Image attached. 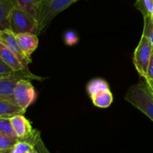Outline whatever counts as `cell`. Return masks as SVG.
I'll return each mask as SVG.
<instances>
[{
  "label": "cell",
  "mask_w": 153,
  "mask_h": 153,
  "mask_svg": "<svg viewBox=\"0 0 153 153\" xmlns=\"http://www.w3.org/2000/svg\"><path fill=\"white\" fill-rule=\"evenodd\" d=\"M16 40L22 53L27 58L31 59V55L38 46V34L34 33L26 32L16 34Z\"/></svg>",
  "instance_id": "9c48e42d"
},
{
  "label": "cell",
  "mask_w": 153,
  "mask_h": 153,
  "mask_svg": "<svg viewBox=\"0 0 153 153\" xmlns=\"http://www.w3.org/2000/svg\"><path fill=\"white\" fill-rule=\"evenodd\" d=\"M41 81L45 79L40 76L32 74L29 70L27 71H16L11 74L0 75V97L14 102L13 91L15 85L20 79Z\"/></svg>",
  "instance_id": "277c9868"
},
{
  "label": "cell",
  "mask_w": 153,
  "mask_h": 153,
  "mask_svg": "<svg viewBox=\"0 0 153 153\" xmlns=\"http://www.w3.org/2000/svg\"><path fill=\"white\" fill-rule=\"evenodd\" d=\"M14 70L10 68L8 64H6L0 58V75H6V74H11V73H15Z\"/></svg>",
  "instance_id": "603a6c76"
},
{
  "label": "cell",
  "mask_w": 153,
  "mask_h": 153,
  "mask_svg": "<svg viewBox=\"0 0 153 153\" xmlns=\"http://www.w3.org/2000/svg\"><path fill=\"white\" fill-rule=\"evenodd\" d=\"M78 1L80 0H43L38 16L39 34L45 31L58 13Z\"/></svg>",
  "instance_id": "3957f363"
},
{
  "label": "cell",
  "mask_w": 153,
  "mask_h": 153,
  "mask_svg": "<svg viewBox=\"0 0 153 153\" xmlns=\"http://www.w3.org/2000/svg\"><path fill=\"white\" fill-rule=\"evenodd\" d=\"M136 6L141 10L143 16H150L153 10V0H141L136 2Z\"/></svg>",
  "instance_id": "44dd1931"
},
{
  "label": "cell",
  "mask_w": 153,
  "mask_h": 153,
  "mask_svg": "<svg viewBox=\"0 0 153 153\" xmlns=\"http://www.w3.org/2000/svg\"><path fill=\"white\" fill-rule=\"evenodd\" d=\"M17 140L14 139L9 136L0 132V151L4 149H11L14 147Z\"/></svg>",
  "instance_id": "ffe728a7"
},
{
  "label": "cell",
  "mask_w": 153,
  "mask_h": 153,
  "mask_svg": "<svg viewBox=\"0 0 153 153\" xmlns=\"http://www.w3.org/2000/svg\"><path fill=\"white\" fill-rule=\"evenodd\" d=\"M10 123L18 140H25L34 133L29 121L23 114H16L10 117Z\"/></svg>",
  "instance_id": "ba28073f"
},
{
  "label": "cell",
  "mask_w": 153,
  "mask_h": 153,
  "mask_svg": "<svg viewBox=\"0 0 153 153\" xmlns=\"http://www.w3.org/2000/svg\"><path fill=\"white\" fill-rule=\"evenodd\" d=\"M13 7L11 0H0V30L8 28V17Z\"/></svg>",
  "instance_id": "5bb4252c"
},
{
  "label": "cell",
  "mask_w": 153,
  "mask_h": 153,
  "mask_svg": "<svg viewBox=\"0 0 153 153\" xmlns=\"http://www.w3.org/2000/svg\"><path fill=\"white\" fill-rule=\"evenodd\" d=\"M8 29L15 34L26 32L39 34L37 19L28 12L15 6L9 15Z\"/></svg>",
  "instance_id": "7a4b0ae2"
},
{
  "label": "cell",
  "mask_w": 153,
  "mask_h": 153,
  "mask_svg": "<svg viewBox=\"0 0 153 153\" xmlns=\"http://www.w3.org/2000/svg\"><path fill=\"white\" fill-rule=\"evenodd\" d=\"M25 111L10 100L0 97V117H10L16 114H24Z\"/></svg>",
  "instance_id": "7c38bea8"
},
{
  "label": "cell",
  "mask_w": 153,
  "mask_h": 153,
  "mask_svg": "<svg viewBox=\"0 0 153 153\" xmlns=\"http://www.w3.org/2000/svg\"><path fill=\"white\" fill-rule=\"evenodd\" d=\"M11 152H12V148L11 149H4V150H1L0 151V153H11Z\"/></svg>",
  "instance_id": "484cf974"
},
{
  "label": "cell",
  "mask_w": 153,
  "mask_h": 153,
  "mask_svg": "<svg viewBox=\"0 0 153 153\" xmlns=\"http://www.w3.org/2000/svg\"><path fill=\"white\" fill-rule=\"evenodd\" d=\"M64 42L68 46H74L78 42L77 35L73 31H68L65 33L64 37Z\"/></svg>",
  "instance_id": "7402d4cb"
},
{
  "label": "cell",
  "mask_w": 153,
  "mask_h": 153,
  "mask_svg": "<svg viewBox=\"0 0 153 153\" xmlns=\"http://www.w3.org/2000/svg\"><path fill=\"white\" fill-rule=\"evenodd\" d=\"M0 132L18 140L12 128L10 117H0Z\"/></svg>",
  "instance_id": "e0dca14e"
},
{
  "label": "cell",
  "mask_w": 153,
  "mask_h": 153,
  "mask_svg": "<svg viewBox=\"0 0 153 153\" xmlns=\"http://www.w3.org/2000/svg\"><path fill=\"white\" fill-rule=\"evenodd\" d=\"M87 92L91 96L102 91H109L110 87L107 82L102 79H94L90 81L87 85Z\"/></svg>",
  "instance_id": "9a60e30c"
},
{
  "label": "cell",
  "mask_w": 153,
  "mask_h": 153,
  "mask_svg": "<svg viewBox=\"0 0 153 153\" xmlns=\"http://www.w3.org/2000/svg\"><path fill=\"white\" fill-rule=\"evenodd\" d=\"M0 58L14 71H27L28 67L24 65L12 51L0 42Z\"/></svg>",
  "instance_id": "30bf717a"
},
{
  "label": "cell",
  "mask_w": 153,
  "mask_h": 153,
  "mask_svg": "<svg viewBox=\"0 0 153 153\" xmlns=\"http://www.w3.org/2000/svg\"><path fill=\"white\" fill-rule=\"evenodd\" d=\"M90 97L93 105L100 108H106L112 102V94L110 90L98 93Z\"/></svg>",
  "instance_id": "4fadbf2b"
},
{
  "label": "cell",
  "mask_w": 153,
  "mask_h": 153,
  "mask_svg": "<svg viewBox=\"0 0 153 153\" xmlns=\"http://www.w3.org/2000/svg\"><path fill=\"white\" fill-rule=\"evenodd\" d=\"M145 80H150L153 79V48L152 51L151 58H150L149 63H148V69H147V74L146 77L145 78Z\"/></svg>",
  "instance_id": "cb8c5ba5"
},
{
  "label": "cell",
  "mask_w": 153,
  "mask_h": 153,
  "mask_svg": "<svg viewBox=\"0 0 153 153\" xmlns=\"http://www.w3.org/2000/svg\"><path fill=\"white\" fill-rule=\"evenodd\" d=\"M14 102L26 112L37 98V93L29 79H20L15 85L13 91Z\"/></svg>",
  "instance_id": "5b68a950"
},
{
  "label": "cell",
  "mask_w": 153,
  "mask_h": 153,
  "mask_svg": "<svg viewBox=\"0 0 153 153\" xmlns=\"http://www.w3.org/2000/svg\"><path fill=\"white\" fill-rule=\"evenodd\" d=\"M124 100L142 112L153 122V91L146 81L131 85L126 93Z\"/></svg>",
  "instance_id": "6da1fadb"
},
{
  "label": "cell",
  "mask_w": 153,
  "mask_h": 153,
  "mask_svg": "<svg viewBox=\"0 0 153 153\" xmlns=\"http://www.w3.org/2000/svg\"><path fill=\"white\" fill-rule=\"evenodd\" d=\"M152 48V45L149 40L142 34L140 40L134 50L133 61L137 73L143 79L146 77L147 69L151 58Z\"/></svg>",
  "instance_id": "8992f818"
},
{
  "label": "cell",
  "mask_w": 153,
  "mask_h": 153,
  "mask_svg": "<svg viewBox=\"0 0 153 153\" xmlns=\"http://www.w3.org/2000/svg\"><path fill=\"white\" fill-rule=\"evenodd\" d=\"M0 42L6 47L8 48L10 51H12L24 65L28 67V64L32 63V60L27 58L22 53L16 40V34L12 32L10 29L6 28L0 30Z\"/></svg>",
  "instance_id": "52a82bcc"
},
{
  "label": "cell",
  "mask_w": 153,
  "mask_h": 153,
  "mask_svg": "<svg viewBox=\"0 0 153 153\" xmlns=\"http://www.w3.org/2000/svg\"><path fill=\"white\" fill-rule=\"evenodd\" d=\"M146 82L147 83V85L150 87L152 90L153 91V79H150V80H145Z\"/></svg>",
  "instance_id": "d4e9b609"
},
{
  "label": "cell",
  "mask_w": 153,
  "mask_h": 153,
  "mask_svg": "<svg viewBox=\"0 0 153 153\" xmlns=\"http://www.w3.org/2000/svg\"><path fill=\"white\" fill-rule=\"evenodd\" d=\"M34 153H40V152H39L38 150H37V149H35V148H34Z\"/></svg>",
  "instance_id": "83f0119b"
},
{
  "label": "cell",
  "mask_w": 153,
  "mask_h": 153,
  "mask_svg": "<svg viewBox=\"0 0 153 153\" xmlns=\"http://www.w3.org/2000/svg\"><path fill=\"white\" fill-rule=\"evenodd\" d=\"M144 17V26L142 34L147 37L152 43L153 47V22L151 19V17L148 15L143 16Z\"/></svg>",
  "instance_id": "ac0fdd59"
},
{
  "label": "cell",
  "mask_w": 153,
  "mask_h": 153,
  "mask_svg": "<svg viewBox=\"0 0 153 153\" xmlns=\"http://www.w3.org/2000/svg\"><path fill=\"white\" fill-rule=\"evenodd\" d=\"M150 17H151V19L152 20V22H153V10H152V11L151 15H150Z\"/></svg>",
  "instance_id": "4316f807"
},
{
  "label": "cell",
  "mask_w": 153,
  "mask_h": 153,
  "mask_svg": "<svg viewBox=\"0 0 153 153\" xmlns=\"http://www.w3.org/2000/svg\"><path fill=\"white\" fill-rule=\"evenodd\" d=\"M28 140H30V141L33 143L34 147L37 150H38L40 153H50L49 151L47 150V149L45 147L43 141L41 140L39 132L34 131V132L33 133L32 135L31 136V137H29Z\"/></svg>",
  "instance_id": "d6986e66"
},
{
  "label": "cell",
  "mask_w": 153,
  "mask_h": 153,
  "mask_svg": "<svg viewBox=\"0 0 153 153\" xmlns=\"http://www.w3.org/2000/svg\"><path fill=\"white\" fill-rule=\"evenodd\" d=\"M11 1L14 6L28 12L34 17H35L38 20L39 10L43 0H11Z\"/></svg>",
  "instance_id": "8fae6325"
},
{
  "label": "cell",
  "mask_w": 153,
  "mask_h": 153,
  "mask_svg": "<svg viewBox=\"0 0 153 153\" xmlns=\"http://www.w3.org/2000/svg\"><path fill=\"white\" fill-rule=\"evenodd\" d=\"M34 147L33 143L29 140H17L11 153H34Z\"/></svg>",
  "instance_id": "2e32d148"
}]
</instances>
